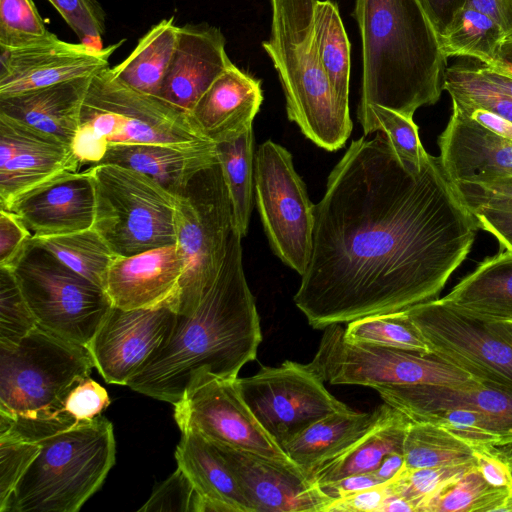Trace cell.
Returning <instances> with one entry per match:
<instances>
[{"mask_svg":"<svg viewBox=\"0 0 512 512\" xmlns=\"http://www.w3.org/2000/svg\"><path fill=\"white\" fill-rule=\"evenodd\" d=\"M478 225L439 157L404 163L385 133L353 140L315 205L294 303L315 329L438 298Z\"/></svg>","mask_w":512,"mask_h":512,"instance_id":"6da1fadb","label":"cell"},{"mask_svg":"<svg viewBox=\"0 0 512 512\" xmlns=\"http://www.w3.org/2000/svg\"><path fill=\"white\" fill-rule=\"evenodd\" d=\"M241 239L234 229L220 273L197 309L177 314L168 338L126 386L175 404L197 373L237 378L241 368L256 359L262 332L244 273Z\"/></svg>","mask_w":512,"mask_h":512,"instance_id":"7a4b0ae2","label":"cell"},{"mask_svg":"<svg viewBox=\"0 0 512 512\" xmlns=\"http://www.w3.org/2000/svg\"><path fill=\"white\" fill-rule=\"evenodd\" d=\"M362 45L359 104L413 118L444 90L446 57L419 0H355Z\"/></svg>","mask_w":512,"mask_h":512,"instance_id":"3957f363","label":"cell"},{"mask_svg":"<svg viewBox=\"0 0 512 512\" xmlns=\"http://www.w3.org/2000/svg\"><path fill=\"white\" fill-rule=\"evenodd\" d=\"M93 367L86 346L38 325L17 344L0 347V436L39 441L74 425L65 400Z\"/></svg>","mask_w":512,"mask_h":512,"instance_id":"277c9868","label":"cell"},{"mask_svg":"<svg viewBox=\"0 0 512 512\" xmlns=\"http://www.w3.org/2000/svg\"><path fill=\"white\" fill-rule=\"evenodd\" d=\"M271 28L262 47L281 83L288 119L327 151L343 147L352 131L350 111L336 100L314 35L316 0H269Z\"/></svg>","mask_w":512,"mask_h":512,"instance_id":"5b68a950","label":"cell"},{"mask_svg":"<svg viewBox=\"0 0 512 512\" xmlns=\"http://www.w3.org/2000/svg\"><path fill=\"white\" fill-rule=\"evenodd\" d=\"M204 142L211 141L190 114L125 85L108 67L90 78L71 148L80 164L95 165L113 145L189 146Z\"/></svg>","mask_w":512,"mask_h":512,"instance_id":"8992f818","label":"cell"},{"mask_svg":"<svg viewBox=\"0 0 512 512\" xmlns=\"http://www.w3.org/2000/svg\"><path fill=\"white\" fill-rule=\"evenodd\" d=\"M5 512H77L115 463L112 423L99 415L39 440Z\"/></svg>","mask_w":512,"mask_h":512,"instance_id":"52a82bcc","label":"cell"},{"mask_svg":"<svg viewBox=\"0 0 512 512\" xmlns=\"http://www.w3.org/2000/svg\"><path fill=\"white\" fill-rule=\"evenodd\" d=\"M95 188L93 228L116 256L177 242L178 196L149 176L116 164L89 168Z\"/></svg>","mask_w":512,"mask_h":512,"instance_id":"ba28073f","label":"cell"},{"mask_svg":"<svg viewBox=\"0 0 512 512\" xmlns=\"http://www.w3.org/2000/svg\"><path fill=\"white\" fill-rule=\"evenodd\" d=\"M175 224L184 263L175 312L190 315L216 281L235 229L218 161L197 173L178 196Z\"/></svg>","mask_w":512,"mask_h":512,"instance_id":"9c48e42d","label":"cell"},{"mask_svg":"<svg viewBox=\"0 0 512 512\" xmlns=\"http://www.w3.org/2000/svg\"><path fill=\"white\" fill-rule=\"evenodd\" d=\"M38 326L87 346L112 307L104 289L28 240L7 266Z\"/></svg>","mask_w":512,"mask_h":512,"instance_id":"30bf717a","label":"cell"},{"mask_svg":"<svg viewBox=\"0 0 512 512\" xmlns=\"http://www.w3.org/2000/svg\"><path fill=\"white\" fill-rule=\"evenodd\" d=\"M343 332L340 324L324 328L318 349L307 364L323 382L376 389L390 385H460L475 380L433 355L349 343Z\"/></svg>","mask_w":512,"mask_h":512,"instance_id":"8fae6325","label":"cell"},{"mask_svg":"<svg viewBox=\"0 0 512 512\" xmlns=\"http://www.w3.org/2000/svg\"><path fill=\"white\" fill-rule=\"evenodd\" d=\"M254 192L273 252L302 276L313 247L315 205L294 168L291 153L271 140L255 152Z\"/></svg>","mask_w":512,"mask_h":512,"instance_id":"7c38bea8","label":"cell"},{"mask_svg":"<svg viewBox=\"0 0 512 512\" xmlns=\"http://www.w3.org/2000/svg\"><path fill=\"white\" fill-rule=\"evenodd\" d=\"M241 395L269 436L283 449L319 419L349 408L307 366L287 360L238 378Z\"/></svg>","mask_w":512,"mask_h":512,"instance_id":"4fadbf2b","label":"cell"},{"mask_svg":"<svg viewBox=\"0 0 512 512\" xmlns=\"http://www.w3.org/2000/svg\"><path fill=\"white\" fill-rule=\"evenodd\" d=\"M173 406L181 432L193 430L216 445L291 461L243 399L238 377L223 378L201 371Z\"/></svg>","mask_w":512,"mask_h":512,"instance_id":"5bb4252c","label":"cell"},{"mask_svg":"<svg viewBox=\"0 0 512 512\" xmlns=\"http://www.w3.org/2000/svg\"><path fill=\"white\" fill-rule=\"evenodd\" d=\"M433 355L475 380L512 390V346L487 322L434 299L406 310Z\"/></svg>","mask_w":512,"mask_h":512,"instance_id":"9a60e30c","label":"cell"},{"mask_svg":"<svg viewBox=\"0 0 512 512\" xmlns=\"http://www.w3.org/2000/svg\"><path fill=\"white\" fill-rule=\"evenodd\" d=\"M176 316L167 305L129 310L112 306L86 346L94 367L106 382L127 385L168 338Z\"/></svg>","mask_w":512,"mask_h":512,"instance_id":"2e32d148","label":"cell"},{"mask_svg":"<svg viewBox=\"0 0 512 512\" xmlns=\"http://www.w3.org/2000/svg\"><path fill=\"white\" fill-rule=\"evenodd\" d=\"M124 39L107 47L54 38L32 46H0V97L90 78L109 67V58Z\"/></svg>","mask_w":512,"mask_h":512,"instance_id":"e0dca14e","label":"cell"},{"mask_svg":"<svg viewBox=\"0 0 512 512\" xmlns=\"http://www.w3.org/2000/svg\"><path fill=\"white\" fill-rule=\"evenodd\" d=\"M253 512H325L333 498L292 461L216 445Z\"/></svg>","mask_w":512,"mask_h":512,"instance_id":"ac0fdd59","label":"cell"},{"mask_svg":"<svg viewBox=\"0 0 512 512\" xmlns=\"http://www.w3.org/2000/svg\"><path fill=\"white\" fill-rule=\"evenodd\" d=\"M79 165L71 145L0 114V209L8 210L23 193Z\"/></svg>","mask_w":512,"mask_h":512,"instance_id":"d6986e66","label":"cell"},{"mask_svg":"<svg viewBox=\"0 0 512 512\" xmlns=\"http://www.w3.org/2000/svg\"><path fill=\"white\" fill-rule=\"evenodd\" d=\"M33 237H49L92 228L95 188L89 168L67 171L17 197L8 208Z\"/></svg>","mask_w":512,"mask_h":512,"instance_id":"ffe728a7","label":"cell"},{"mask_svg":"<svg viewBox=\"0 0 512 512\" xmlns=\"http://www.w3.org/2000/svg\"><path fill=\"white\" fill-rule=\"evenodd\" d=\"M183 257L178 245H166L131 256H117L103 289L112 306L122 309L170 306L180 293Z\"/></svg>","mask_w":512,"mask_h":512,"instance_id":"44dd1931","label":"cell"},{"mask_svg":"<svg viewBox=\"0 0 512 512\" xmlns=\"http://www.w3.org/2000/svg\"><path fill=\"white\" fill-rule=\"evenodd\" d=\"M221 30L206 23L179 27L158 97L190 114L209 86L233 63Z\"/></svg>","mask_w":512,"mask_h":512,"instance_id":"7402d4cb","label":"cell"},{"mask_svg":"<svg viewBox=\"0 0 512 512\" xmlns=\"http://www.w3.org/2000/svg\"><path fill=\"white\" fill-rule=\"evenodd\" d=\"M438 143L439 158L453 183L512 176V141L483 128L455 106Z\"/></svg>","mask_w":512,"mask_h":512,"instance_id":"603a6c76","label":"cell"},{"mask_svg":"<svg viewBox=\"0 0 512 512\" xmlns=\"http://www.w3.org/2000/svg\"><path fill=\"white\" fill-rule=\"evenodd\" d=\"M385 403L409 419L432 410L465 407L493 419L512 446V390L477 380L460 385H390L375 389Z\"/></svg>","mask_w":512,"mask_h":512,"instance_id":"cb8c5ba5","label":"cell"},{"mask_svg":"<svg viewBox=\"0 0 512 512\" xmlns=\"http://www.w3.org/2000/svg\"><path fill=\"white\" fill-rule=\"evenodd\" d=\"M262 102L261 81L232 64L204 92L190 116L203 136L217 144L252 126Z\"/></svg>","mask_w":512,"mask_h":512,"instance_id":"d4e9b609","label":"cell"},{"mask_svg":"<svg viewBox=\"0 0 512 512\" xmlns=\"http://www.w3.org/2000/svg\"><path fill=\"white\" fill-rule=\"evenodd\" d=\"M175 459L198 495L196 512H253L228 463L202 435L183 431Z\"/></svg>","mask_w":512,"mask_h":512,"instance_id":"484cf974","label":"cell"},{"mask_svg":"<svg viewBox=\"0 0 512 512\" xmlns=\"http://www.w3.org/2000/svg\"><path fill=\"white\" fill-rule=\"evenodd\" d=\"M217 161L216 144L204 142L189 146L113 145L98 164H116L139 171L179 196L197 173Z\"/></svg>","mask_w":512,"mask_h":512,"instance_id":"4316f807","label":"cell"},{"mask_svg":"<svg viewBox=\"0 0 512 512\" xmlns=\"http://www.w3.org/2000/svg\"><path fill=\"white\" fill-rule=\"evenodd\" d=\"M90 78L0 97V114L58 137L71 145L78 130L81 107Z\"/></svg>","mask_w":512,"mask_h":512,"instance_id":"83f0119b","label":"cell"},{"mask_svg":"<svg viewBox=\"0 0 512 512\" xmlns=\"http://www.w3.org/2000/svg\"><path fill=\"white\" fill-rule=\"evenodd\" d=\"M440 300L484 322L512 323V252L485 258Z\"/></svg>","mask_w":512,"mask_h":512,"instance_id":"f1b7e54d","label":"cell"},{"mask_svg":"<svg viewBox=\"0 0 512 512\" xmlns=\"http://www.w3.org/2000/svg\"><path fill=\"white\" fill-rule=\"evenodd\" d=\"M381 409L380 405L372 412L347 408L331 413L302 431L283 450L311 477L315 470L358 440L378 419Z\"/></svg>","mask_w":512,"mask_h":512,"instance_id":"f546056e","label":"cell"},{"mask_svg":"<svg viewBox=\"0 0 512 512\" xmlns=\"http://www.w3.org/2000/svg\"><path fill=\"white\" fill-rule=\"evenodd\" d=\"M375 423L337 457L313 472L311 478L323 485L346 476L375 471L383 458L403 453V444L410 419L387 403Z\"/></svg>","mask_w":512,"mask_h":512,"instance_id":"4dcf8cb0","label":"cell"},{"mask_svg":"<svg viewBox=\"0 0 512 512\" xmlns=\"http://www.w3.org/2000/svg\"><path fill=\"white\" fill-rule=\"evenodd\" d=\"M179 26L174 17L152 26L121 63L110 68L125 85L158 97L175 50Z\"/></svg>","mask_w":512,"mask_h":512,"instance_id":"1f68e13d","label":"cell"},{"mask_svg":"<svg viewBox=\"0 0 512 512\" xmlns=\"http://www.w3.org/2000/svg\"><path fill=\"white\" fill-rule=\"evenodd\" d=\"M314 35L317 51L337 102L349 110L351 45L333 0H316Z\"/></svg>","mask_w":512,"mask_h":512,"instance_id":"d6a6232c","label":"cell"},{"mask_svg":"<svg viewBox=\"0 0 512 512\" xmlns=\"http://www.w3.org/2000/svg\"><path fill=\"white\" fill-rule=\"evenodd\" d=\"M453 184L478 228L492 234L500 250L512 252V176Z\"/></svg>","mask_w":512,"mask_h":512,"instance_id":"836d02e7","label":"cell"},{"mask_svg":"<svg viewBox=\"0 0 512 512\" xmlns=\"http://www.w3.org/2000/svg\"><path fill=\"white\" fill-rule=\"evenodd\" d=\"M216 152L231 201L234 227L244 237L253 208V127L233 140L217 143Z\"/></svg>","mask_w":512,"mask_h":512,"instance_id":"e575fe53","label":"cell"},{"mask_svg":"<svg viewBox=\"0 0 512 512\" xmlns=\"http://www.w3.org/2000/svg\"><path fill=\"white\" fill-rule=\"evenodd\" d=\"M439 39L446 58L470 57L481 65L492 66L506 35L492 17L473 7H465Z\"/></svg>","mask_w":512,"mask_h":512,"instance_id":"d590c367","label":"cell"},{"mask_svg":"<svg viewBox=\"0 0 512 512\" xmlns=\"http://www.w3.org/2000/svg\"><path fill=\"white\" fill-rule=\"evenodd\" d=\"M29 240L101 288L110 264L117 257L93 227L57 236H32Z\"/></svg>","mask_w":512,"mask_h":512,"instance_id":"8d00e7d4","label":"cell"},{"mask_svg":"<svg viewBox=\"0 0 512 512\" xmlns=\"http://www.w3.org/2000/svg\"><path fill=\"white\" fill-rule=\"evenodd\" d=\"M405 468L474 462L473 449L441 426L411 421L403 444Z\"/></svg>","mask_w":512,"mask_h":512,"instance_id":"74e56055","label":"cell"},{"mask_svg":"<svg viewBox=\"0 0 512 512\" xmlns=\"http://www.w3.org/2000/svg\"><path fill=\"white\" fill-rule=\"evenodd\" d=\"M509 493L489 484L475 464L440 488L419 512H498Z\"/></svg>","mask_w":512,"mask_h":512,"instance_id":"f35d334b","label":"cell"},{"mask_svg":"<svg viewBox=\"0 0 512 512\" xmlns=\"http://www.w3.org/2000/svg\"><path fill=\"white\" fill-rule=\"evenodd\" d=\"M343 338L354 344L374 345L430 355V348L407 311L375 314L347 323Z\"/></svg>","mask_w":512,"mask_h":512,"instance_id":"ab89813d","label":"cell"},{"mask_svg":"<svg viewBox=\"0 0 512 512\" xmlns=\"http://www.w3.org/2000/svg\"><path fill=\"white\" fill-rule=\"evenodd\" d=\"M443 88L453 102L488 110L512 122V97L487 79L478 66L455 63L447 67Z\"/></svg>","mask_w":512,"mask_h":512,"instance_id":"60d3db41","label":"cell"},{"mask_svg":"<svg viewBox=\"0 0 512 512\" xmlns=\"http://www.w3.org/2000/svg\"><path fill=\"white\" fill-rule=\"evenodd\" d=\"M357 116L365 135L378 131L385 133L404 163L418 169L421 167L428 153L421 144L413 118L377 104H359Z\"/></svg>","mask_w":512,"mask_h":512,"instance_id":"b9f144b4","label":"cell"},{"mask_svg":"<svg viewBox=\"0 0 512 512\" xmlns=\"http://www.w3.org/2000/svg\"><path fill=\"white\" fill-rule=\"evenodd\" d=\"M410 420L441 426L473 450L493 446L508 447L501 427L490 417L470 408L437 409L421 413Z\"/></svg>","mask_w":512,"mask_h":512,"instance_id":"7bdbcfd3","label":"cell"},{"mask_svg":"<svg viewBox=\"0 0 512 512\" xmlns=\"http://www.w3.org/2000/svg\"><path fill=\"white\" fill-rule=\"evenodd\" d=\"M51 33L33 0H0V46L22 48L46 42Z\"/></svg>","mask_w":512,"mask_h":512,"instance_id":"ee69618b","label":"cell"},{"mask_svg":"<svg viewBox=\"0 0 512 512\" xmlns=\"http://www.w3.org/2000/svg\"><path fill=\"white\" fill-rule=\"evenodd\" d=\"M37 325L13 271L0 266V347L17 344Z\"/></svg>","mask_w":512,"mask_h":512,"instance_id":"f6af8a7d","label":"cell"},{"mask_svg":"<svg viewBox=\"0 0 512 512\" xmlns=\"http://www.w3.org/2000/svg\"><path fill=\"white\" fill-rule=\"evenodd\" d=\"M476 463L468 462L418 469L404 468L391 480L394 496L402 497L415 506L421 505L451 480L459 477Z\"/></svg>","mask_w":512,"mask_h":512,"instance_id":"bcb514c9","label":"cell"},{"mask_svg":"<svg viewBox=\"0 0 512 512\" xmlns=\"http://www.w3.org/2000/svg\"><path fill=\"white\" fill-rule=\"evenodd\" d=\"M40 448L39 441L12 435L0 436V512H5L16 485Z\"/></svg>","mask_w":512,"mask_h":512,"instance_id":"7dc6e473","label":"cell"},{"mask_svg":"<svg viewBox=\"0 0 512 512\" xmlns=\"http://www.w3.org/2000/svg\"><path fill=\"white\" fill-rule=\"evenodd\" d=\"M81 43L101 47L106 14L97 0H48Z\"/></svg>","mask_w":512,"mask_h":512,"instance_id":"c3c4849f","label":"cell"},{"mask_svg":"<svg viewBox=\"0 0 512 512\" xmlns=\"http://www.w3.org/2000/svg\"><path fill=\"white\" fill-rule=\"evenodd\" d=\"M197 500L198 495L190 479L177 467L138 511L196 512Z\"/></svg>","mask_w":512,"mask_h":512,"instance_id":"681fc988","label":"cell"},{"mask_svg":"<svg viewBox=\"0 0 512 512\" xmlns=\"http://www.w3.org/2000/svg\"><path fill=\"white\" fill-rule=\"evenodd\" d=\"M109 404L106 389L88 377L69 393L64 413L75 423L85 422L101 415Z\"/></svg>","mask_w":512,"mask_h":512,"instance_id":"f907efd6","label":"cell"},{"mask_svg":"<svg viewBox=\"0 0 512 512\" xmlns=\"http://www.w3.org/2000/svg\"><path fill=\"white\" fill-rule=\"evenodd\" d=\"M473 455L478 470L489 484L512 492V452L493 446L475 449Z\"/></svg>","mask_w":512,"mask_h":512,"instance_id":"816d5d0a","label":"cell"},{"mask_svg":"<svg viewBox=\"0 0 512 512\" xmlns=\"http://www.w3.org/2000/svg\"><path fill=\"white\" fill-rule=\"evenodd\" d=\"M394 496L392 483H386L360 490L333 499L325 512H381L384 503Z\"/></svg>","mask_w":512,"mask_h":512,"instance_id":"f5cc1de1","label":"cell"},{"mask_svg":"<svg viewBox=\"0 0 512 512\" xmlns=\"http://www.w3.org/2000/svg\"><path fill=\"white\" fill-rule=\"evenodd\" d=\"M31 237V232L13 212L0 209V266H8Z\"/></svg>","mask_w":512,"mask_h":512,"instance_id":"db71d44e","label":"cell"},{"mask_svg":"<svg viewBox=\"0 0 512 512\" xmlns=\"http://www.w3.org/2000/svg\"><path fill=\"white\" fill-rule=\"evenodd\" d=\"M435 31L440 36L448 30L468 0H419Z\"/></svg>","mask_w":512,"mask_h":512,"instance_id":"11a10c76","label":"cell"},{"mask_svg":"<svg viewBox=\"0 0 512 512\" xmlns=\"http://www.w3.org/2000/svg\"><path fill=\"white\" fill-rule=\"evenodd\" d=\"M383 483L386 482H383L375 471H370L352 474L337 481L320 485V487L325 493L335 499Z\"/></svg>","mask_w":512,"mask_h":512,"instance_id":"9f6ffc18","label":"cell"},{"mask_svg":"<svg viewBox=\"0 0 512 512\" xmlns=\"http://www.w3.org/2000/svg\"><path fill=\"white\" fill-rule=\"evenodd\" d=\"M452 106L458 108L463 114L473 119L483 128L492 133L512 141V122L488 110L469 107L452 101Z\"/></svg>","mask_w":512,"mask_h":512,"instance_id":"6f0895ef","label":"cell"},{"mask_svg":"<svg viewBox=\"0 0 512 512\" xmlns=\"http://www.w3.org/2000/svg\"><path fill=\"white\" fill-rule=\"evenodd\" d=\"M466 7L489 15L502 27L506 38L512 36V0H468Z\"/></svg>","mask_w":512,"mask_h":512,"instance_id":"680465c9","label":"cell"},{"mask_svg":"<svg viewBox=\"0 0 512 512\" xmlns=\"http://www.w3.org/2000/svg\"><path fill=\"white\" fill-rule=\"evenodd\" d=\"M405 468L403 453H391L383 458L375 470L383 482L394 479Z\"/></svg>","mask_w":512,"mask_h":512,"instance_id":"91938a15","label":"cell"},{"mask_svg":"<svg viewBox=\"0 0 512 512\" xmlns=\"http://www.w3.org/2000/svg\"><path fill=\"white\" fill-rule=\"evenodd\" d=\"M487 67L512 77V36L501 43L494 64Z\"/></svg>","mask_w":512,"mask_h":512,"instance_id":"94428289","label":"cell"},{"mask_svg":"<svg viewBox=\"0 0 512 512\" xmlns=\"http://www.w3.org/2000/svg\"><path fill=\"white\" fill-rule=\"evenodd\" d=\"M482 74L512 97V77L484 65L478 66Z\"/></svg>","mask_w":512,"mask_h":512,"instance_id":"6125c7cd","label":"cell"},{"mask_svg":"<svg viewBox=\"0 0 512 512\" xmlns=\"http://www.w3.org/2000/svg\"><path fill=\"white\" fill-rule=\"evenodd\" d=\"M404 512V511H415V506L408 500L399 497H390L383 505L381 512ZM416 512V511H415Z\"/></svg>","mask_w":512,"mask_h":512,"instance_id":"be15d7a7","label":"cell"},{"mask_svg":"<svg viewBox=\"0 0 512 512\" xmlns=\"http://www.w3.org/2000/svg\"><path fill=\"white\" fill-rule=\"evenodd\" d=\"M489 328L512 346V323L487 322Z\"/></svg>","mask_w":512,"mask_h":512,"instance_id":"e7e4bbea","label":"cell"}]
</instances>
